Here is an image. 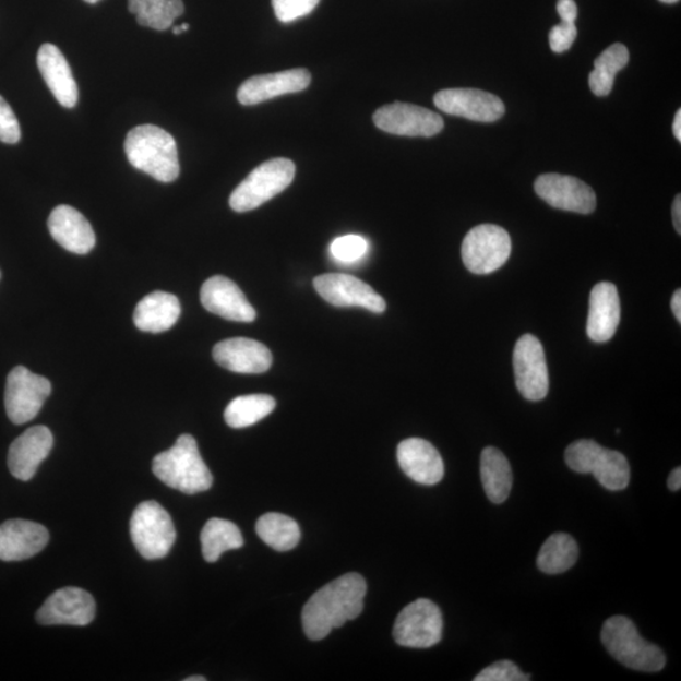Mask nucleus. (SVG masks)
Masks as SVG:
<instances>
[{
    "instance_id": "4468645a",
    "label": "nucleus",
    "mask_w": 681,
    "mask_h": 681,
    "mask_svg": "<svg viewBox=\"0 0 681 681\" xmlns=\"http://www.w3.org/2000/svg\"><path fill=\"white\" fill-rule=\"evenodd\" d=\"M535 192L551 207L588 215L597 206L596 193L578 178L558 174H547L535 181Z\"/></svg>"
},
{
    "instance_id": "a878e982",
    "label": "nucleus",
    "mask_w": 681,
    "mask_h": 681,
    "mask_svg": "<svg viewBox=\"0 0 681 681\" xmlns=\"http://www.w3.org/2000/svg\"><path fill=\"white\" fill-rule=\"evenodd\" d=\"M181 304L178 298L167 291H153L138 303L134 311V324L136 328L151 334L172 328L180 319Z\"/></svg>"
},
{
    "instance_id": "20e7f679",
    "label": "nucleus",
    "mask_w": 681,
    "mask_h": 681,
    "mask_svg": "<svg viewBox=\"0 0 681 681\" xmlns=\"http://www.w3.org/2000/svg\"><path fill=\"white\" fill-rule=\"evenodd\" d=\"M601 638L607 652L626 668L656 672L662 670L667 662L661 648L640 636L635 623L624 616L608 619Z\"/></svg>"
},
{
    "instance_id": "bb28decb",
    "label": "nucleus",
    "mask_w": 681,
    "mask_h": 681,
    "mask_svg": "<svg viewBox=\"0 0 681 681\" xmlns=\"http://www.w3.org/2000/svg\"><path fill=\"white\" fill-rule=\"evenodd\" d=\"M481 480L486 494L493 504H502L513 489V471L505 454L494 447L481 454Z\"/></svg>"
},
{
    "instance_id": "ddd939ff",
    "label": "nucleus",
    "mask_w": 681,
    "mask_h": 681,
    "mask_svg": "<svg viewBox=\"0 0 681 681\" xmlns=\"http://www.w3.org/2000/svg\"><path fill=\"white\" fill-rule=\"evenodd\" d=\"M318 294L335 307H362L365 310L383 313L386 310L384 298L369 284L348 274H323L313 280Z\"/></svg>"
},
{
    "instance_id": "473e14b6",
    "label": "nucleus",
    "mask_w": 681,
    "mask_h": 681,
    "mask_svg": "<svg viewBox=\"0 0 681 681\" xmlns=\"http://www.w3.org/2000/svg\"><path fill=\"white\" fill-rule=\"evenodd\" d=\"M256 533L266 546L277 551H289L298 546L301 540V529L294 518L270 513L259 518Z\"/></svg>"
},
{
    "instance_id": "0eeeda50",
    "label": "nucleus",
    "mask_w": 681,
    "mask_h": 681,
    "mask_svg": "<svg viewBox=\"0 0 681 681\" xmlns=\"http://www.w3.org/2000/svg\"><path fill=\"white\" fill-rule=\"evenodd\" d=\"M131 537L143 558L156 561L168 555L177 534L167 511L156 501H144L132 515Z\"/></svg>"
},
{
    "instance_id": "1a4fd4ad",
    "label": "nucleus",
    "mask_w": 681,
    "mask_h": 681,
    "mask_svg": "<svg viewBox=\"0 0 681 681\" xmlns=\"http://www.w3.org/2000/svg\"><path fill=\"white\" fill-rule=\"evenodd\" d=\"M443 616L431 599L419 598L403 608L397 616L393 636L396 644L411 648H428L441 642Z\"/></svg>"
},
{
    "instance_id": "a19ab883",
    "label": "nucleus",
    "mask_w": 681,
    "mask_h": 681,
    "mask_svg": "<svg viewBox=\"0 0 681 681\" xmlns=\"http://www.w3.org/2000/svg\"><path fill=\"white\" fill-rule=\"evenodd\" d=\"M671 311L674 313L676 319L681 323V290L677 289L676 294L671 298Z\"/></svg>"
},
{
    "instance_id": "a18cd8bd",
    "label": "nucleus",
    "mask_w": 681,
    "mask_h": 681,
    "mask_svg": "<svg viewBox=\"0 0 681 681\" xmlns=\"http://www.w3.org/2000/svg\"><path fill=\"white\" fill-rule=\"evenodd\" d=\"M174 34H175V35H181V34H182L181 26H176V27H174Z\"/></svg>"
},
{
    "instance_id": "393cba45",
    "label": "nucleus",
    "mask_w": 681,
    "mask_h": 681,
    "mask_svg": "<svg viewBox=\"0 0 681 681\" xmlns=\"http://www.w3.org/2000/svg\"><path fill=\"white\" fill-rule=\"evenodd\" d=\"M37 64L45 83L64 108H74L79 101V88L67 57L55 45L40 46Z\"/></svg>"
},
{
    "instance_id": "de8ad7c7",
    "label": "nucleus",
    "mask_w": 681,
    "mask_h": 681,
    "mask_svg": "<svg viewBox=\"0 0 681 681\" xmlns=\"http://www.w3.org/2000/svg\"><path fill=\"white\" fill-rule=\"evenodd\" d=\"M181 29H182V32L189 31L190 29L189 24L188 23L181 24Z\"/></svg>"
},
{
    "instance_id": "9b49d317",
    "label": "nucleus",
    "mask_w": 681,
    "mask_h": 681,
    "mask_svg": "<svg viewBox=\"0 0 681 681\" xmlns=\"http://www.w3.org/2000/svg\"><path fill=\"white\" fill-rule=\"evenodd\" d=\"M514 374L518 392L530 402L545 399L549 375L545 347L533 335L518 338L514 348Z\"/></svg>"
},
{
    "instance_id": "09e8293b",
    "label": "nucleus",
    "mask_w": 681,
    "mask_h": 681,
    "mask_svg": "<svg viewBox=\"0 0 681 681\" xmlns=\"http://www.w3.org/2000/svg\"><path fill=\"white\" fill-rule=\"evenodd\" d=\"M84 2L88 4H96L97 2H100V0H84Z\"/></svg>"
},
{
    "instance_id": "72a5a7b5",
    "label": "nucleus",
    "mask_w": 681,
    "mask_h": 681,
    "mask_svg": "<svg viewBox=\"0 0 681 681\" xmlns=\"http://www.w3.org/2000/svg\"><path fill=\"white\" fill-rule=\"evenodd\" d=\"M369 242L360 235H345L332 242L330 251L335 261L345 264L359 262L368 253Z\"/></svg>"
},
{
    "instance_id": "5701e85b",
    "label": "nucleus",
    "mask_w": 681,
    "mask_h": 681,
    "mask_svg": "<svg viewBox=\"0 0 681 681\" xmlns=\"http://www.w3.org/2000/svg\"><path fill=\"white\" fill-rule=\"evenodd\" d=\"M621 304L618 288L610 282L596 284L590 291L587 335L594 343L610 340L618 331Z\"/></svg>"
},
{
    "instance_id": "f3484780",
    "label": "nucleus",
    "mask_w": 681,
    "mask_h": 681,
    "mask_svg": "<svg viewBox=\"0 0 681 681\" xmlns=\"http://www.w3.org/2000/svg\"><path fill=\"white\" fill-rule=\"evenodd\" d=\"M201 303L208 312L227 321L253 322L256 319V311L242 290L223 275H216L204 283L201 288Z\"/></svg>"
},
{
    "instance_id": "2f4dec72",
    "label": "nucleus",
    "mask_w": 681,
    "mask_h": 681,
    "mask_svg": "<svg viewBox=\"0 0 681 681\" xmlns=\"http://www.w3.org/2000/svg\"><path fill=\"white\" fill-rule=\"evenodd\" d=\"M630 55L626 46L614 44L599 55L595 61V70L590 72L588 83L592 93L596 96L610 95L614 84V76L626 68Z\"/></svg>"
},
{
    "instance_id": "cd10ccee",
    "label": "nucleus",
    "mask_w": 681,
    "mask_h": 681,
    "mask_svg": "<svg viewBox=\"0 0 681 681\" xmlns=\"http://www.w3.org/2000/svg\"><path fill=\"white\" fill-rule=\"evenodd\" d=\"M202 554L208 563H215L225 551L240 549L244 539L237 525L224 518H211L201 531Z\"/></svg>"
},
{
    "instance_id": "f704fd0d",
    "label": "nucleus",
    "mask_w": 681,
    "mask_h": 681,
    "mask_svg": "<svg viewBox=\"0 0 681 681\" xmlns=\"http://www.w3.org/2000/svg\"><path fill=\"white\" fill-rule=\"evenodd\" d=\"M320 2L321 0H272L275 17L283 23L306 17Z\"/></svg>"
},
{
    "instance_id": "37998d69",
    "label": "nucleus",
    "mask_w": 681,
    "mask_h": 681,
    "mask_svg": "<svg viewBox=\"0 0 681 681\" xmlns=\"http://www.w3.org/2000/svg\"><path fill=\"white\" fill-rule=\"evenodd\" d=\"M672 132H674V135L678 142H681V110L680 109L676 113L674 124H672Z\"/></svg>"
},
{
    "instance_id": "f03ea898",
    "label": "nucleus",
    "mask_w": 681,
    "mask_h": 681,
    "mask_svg": "<svg viewBox=\"0 0 681 681\" xmlns=\"http://www.w3.org/2000/svg\"><path fill=\"white\" fill-rule=\"evenodd\" d=\"M126 154L135 169L159 182L169 183L180 176V160L175 138L157 126L135 127L128 133Z\"/></svg>"
},
{
    "instance_id": "423d86ee",
    "label": "nucleus",
    "mask_w": 681,
    "mask_h": 681,
    "mask_svg": "<svg viewBox=\"0 0 681 681\" xmlns=\"http://www.w3.org/2000/svg\"><path fill=\"white\" fill-rule=\"evenodd\" d=\"M296 165L287 158H274L258 166L231 193L229 204L237 213H248L289 188Z\"/></svg>"
},
{
    "instance_id": "c03bdc74",
    "label": "nucleus",
    "mask_w": 681,
    "mask_h": 681,
    "mask_svg": "<svg viewBox=\"0 0 681 681\" xmlns=\"http://www.w3.org/2000/svg\"><path fill=\"white\" fill-rule=\"evenodd\" d=\"M207 679L204 677H190L188 679H184V681H206Z\"/></svg>"
},
{
    "instance_id": "ea45409f",
    "label": "nucleus",
    "mask_w": 681,
    "mask_h": 681,
    "mask_svg": "<svg viewBox=\"0 0 681 681\" xmlns=\"http://www.w3.org/2000/svg\"><path fill=\"white\" fill-rule=\"evenodd\" d=\"M672 223H674V227L677 232L681 234V198L680 194L674 200V204H672Z\"/></svg>"
},
{
    "instance_id": "58836bf2",
    "label": "nucleus",
    "mask_w": 681,
    "mask_h": 681,
    "mask_svg": "<svg viewBox=\"0 0 681 681\" xmlns=\"http://www.w3.org/2000/svg\"><path fill=\"white\" fill-rule=\"evenodd\" d=\"M557 11L564 22L575 23L577 21L578 8L574 0H558Z\"/></svg>"
},
{
    "instance_id": "49530a36",
    "label": "nucleus",
    "mask_w": 681,
    "mask_h": 681,
    "mask_svg": "<svg viewBox=\"0 0 681 681\" xmlns=\"http://www.w3.org/2000/svg\"><path fill=\"white\" fill-rule=\"evenodd\" d=\"M660 2L667 3V4H674V3L679 2V0H660Z\"/></svg>"
},
{
    "instance_id": "7c9ffc66",
    "label": "nucleus",
    "mask_w": 681,
    "mask_h": 681,
    "mask_svg": "<svg viewBox=\"0 0 681 681\" xmlns=\"http://www.w3.org/2000/svg\"><path fill=\"white\" fill-rule=\"evenodd\" d=\"M275 399L266 394H250L235 397L225 409L227 426L240 429L254 426L275 409Z\"/></svg>"
},
{
    "instance_id": "aec40b11",
    "label": "nucleus",
    "mask_w": 681,
    "mask_h": 681,
    "mask_svg": "<svg viewBox=\"0 0 681 681\" xmlns=\"http://www.w3.org/2000/svg\"><path fill=\"white\" fill-rule=\"evenodd\" d=\"M53 447V435L45 426L27 429L15 440L8 453V467L21 481H29Z\"/></svg>"
},
{
    "instance_id": "c85d7f7f",
    "label": "nucleus",
    "mask_w": 681,
    "mask_h": 681,
    "mask_svg": "<svg viewBox=\"0 0 681 681\" xmlns=\"http://www.w3.org/2000/svg\"><path fill=\"white\" fill-rule=\"evenodd\" d=\"M129 12L143 27L166 31L184 12L182 0H128Z\"/></svg>"
},
{
    "instance_id": "b1692460",
    "label": "nucleus",
    "mask_w": 681,
    "mask_h": 681,
    "mask_svg": "<svg viewBox=\"0 0 681 681\" xmlns=\"http://www.w3.org/2000/svg\"><path fill=\"white\" fill-rule=\"evenodd\" d=\"M48 230L57 244L70 253L85 255L95 247L93 226L74 207L57 206L48 218Z\"/></svg>"
},
{
    "instance_id": "6e6552de",
    "label": "nucleus",
    "mask_w": 681,
    "mask_h": 681,
    "mask_svg": "<svg viewBox=\"0 0 681 681\" xmlns=\"http://www.w3.org/2000/svg\"><path fill=\"white\" fill-rule=\"evenodd\" d=\"M511 248L513 244L505 229L491 224L478 225L462 242V261L474 274H491L506 264Z\"/></svg>"
},
{
    "instance_id": "4c0bfd02",
    "label": "nucleus",
    "mask_w": 681,
    "mask_h": 681,
    "mask_svg": "<svg viewBox=\"0 0 681 681\" xmlns=\"http://www.w3.org/2000/svg\"><path fill=\"white\" fill-rule=\"evenodd\" d=\"M577 35L578 31L575 27V23L562 21L550 31L549 44L551 50L555 53H563L570 50Z\"/></svg>"
},
{
    "instance_id": "412c9836",
    "label": "nucleus",
    "mask_w": 681,
    "mask_h": 681,
    "mask_svg": "<svg viewBox=\"0 0 681 681\" xmlns=\"http://www.w3.org/2000/svg\"><path fill=\"white\" fill-rule=\"evenodd\" d=\"M396 457L403 473L413 481L426 486L442 481L443 459L432 443L421 438H409L397 445Z\"/></svg>"
},
{
    "instance_id": "c756f323",
    "label": "nucleus",
    "mask_w": 681,
    "mask_h": 681,
    "mask_svg": "<svg viewBox=\"0 0 681 681\" xmlns=\"http://www.w3.org/2000/svg\"><path fill=\"white\" fill-rule=\"evenodd\" d=\"M580 554L577 542L570 534L557 533L550 535L542 545L537 564L542 573L561 574L571 570L577 562Z\"/></svg>"
},
{
    "instance_id": "f8f14e48",
    "label": "nucleus",
    "mask_w": 681,
    "mask_h": 681,
    "mask_svg": "<svg viewBox=\"0 0 681 681\" xmlns=\"http://www.w3.org/2000/svg\"><path fill=\"white\" fill-rule=\"evenodd\" d=\"M372 120L380 131L403 136H434L444 128L440 113L407 103L385 105Z\"/></svg>"
},
{
    "instance_id": "7ed1b4c3",
    "label": "nucleus",
    "mask_w": 681,
    "mask_h": 681,
    "mask_svg": "<svg viewBox=\"0 0 681 681\" xmlns=\"http://www.w3.org/2000/svg\"><path fill=\"white\" fill-rule=\"evenodd\" d=\"M152 469L154 476L168 488L188 494L205 492L214 482L213 475L201 457L198 442L190 434H182L172 449L157 454Z\"/></svg>"
},
{
    "instance_id": "6ab92c4d",
    "label": "nucleus",
    "mask_w": 681,
    "mask_h": 681,
    "mask_svg": "<svg viewBox=\"0 0 681 681\" xmlns=\"http://www.w3.org/2000/svg\"><path fill=\"white\" fill-rule=\"evenodd\" d=\"M213 356L220 367L238 374H263L273 363L270 348L242 337L222 340L214 347Z\"/></svg>"
},
{
    "instance_id": "39448f33",
    "label": "nucleus",
    "mask_w": 681,
    "mask_h": 681,
    "mask_svg": "<svg viewBox=\"0 0 681 681\" xmlns=\"http://www.w3.org/2000/svg\"><path fill=\"white\" fill-rule=\"evenodd\" d=\"M564 457L566 465L574 473L594 475L607 490L621 491L629 486V462L618 451L604 449L592 440H581L566 449Z\"/></svg>"
},
{
    "instance_id": "dca6fc26",
    "label": "nucleus",
    "mask_w": 681,
    "mask_h": 681,
    "mask_svg": "<svg viewBox=\"0 0 681 681\" xmlns=\"http://www.w3.org/2000/svg\"><path fill=\"white\" fill-rule=\"evenodd\" d=\"M94 598L85 589L67 587L56 590L37 612V621L46 626L70 624L86 626L95 619Z\"/></svg>"
},
{
    "instance_id": "f257e3e1",
    "label": "nucleus",
    "mask_w": 681,
    "mask_h": 681,
    "mask_svg": "<svg viewBox=\"0 0 681 681\" xmlns=\"http://www.w3.org/2000/svg\"><path fill=\"white\" fill-rule=\"evenodd\" d=\"M367 590L362 575L347 573L315 592L302 612L307 637L319 642L328 636L332 630L359 618Z\"/></svg>"
},
{
    "instance_id": "2eb2a0df",
    "label": "nucleus",
    "mask_w": 681,
    "mask_h": 681,
    "mask_svg": "<svg viewBox=\"0 0 681 681\" xmlns=\"http://www.w3.org/2000/svg\"><path fill=\"white\" fill-rule=\"evenodd\" d=\"M434 105L450 116L482 123H492L505 113V105L497 95L476 88H447L435 94Z\"/></svg>"
},
{
    "instance_id": "c9c22d12",
    "label": "nucleus",
    "mask_w": 681,
    "mask_h": 681,
    "mask_svg": "<svg viewBox=\"0 0 681 681\" xmlns=\"http://www.w3.org/2000/svg\"><path fill=\"white\" fill-rule=\"evenodd\" d=\"M530 676H525L513 661L502 660L483 669L475 681H528Z\"/></svg>"
},
{
    "instance_id": "a211bd4d",
    "label": "nucleus",
    "mask_w": 681,
    "mask_h": 681,
    "mask_svg": "<svg viewBox=\"0 0 681 681\" xmlns=\"http://www.w3.org/2000/svg\"><path fill=\"white\" fill-rule=\"evenodd\" d=\"M311 72L306 69H294L275 74L250 77L239 87L238 100L246 107L262 104L274 97L301 93L310 86Z\"/></svg>"
},
{
    "instance_id": "9d476101",
    "label": "nucleus",
    "mask_w": 681,
    "mask_h": 681,
    "mask_svg": "<svg viewBox=\"0 0 681 681\" xmlns=\"http://www.w3.org/2000/svg\"><path fill=\"white\" fill-rule=\"evenodd\" d=\"M52 386L44 377L34 374L24 367L14 368L7 378L4 404L8 418L14 425L28 423L35 419Z\"/></svg>"
},
{
    "instance_id": "79ce46f5",
    "label": "nucleus",
    "mask_w": 681,
    "mask_h": 681,
    "mask_svg": "<svg viewBox=\"0 0 681 681\" xmlns=\"http://www.w3.org/2000/svg\"><path fill=\"white\" fill-rule=\"evenodd\" d=\"M668 486L671 491H679L681 489V468L678 467L671 473L668 480Z\"/></svg>"
},
{
    "instance_id": "4be33fe9",
    "label": "nucleus",
    "mask_w": 681,
    "mask_h": 681,
    "mask_svg": "<svg viewBox=\"0 0 681 681\" xmlns=\"http://www.w3.org/2000/svg\"><path fill=\"white\" fill-rule=\"evenodd\" d=\"M50 539L44 525L10 521L0 525V561L20 562L43 551Z\"/></svg>"
},
{
    "instance_id": "e433bc0d",
    "label": "nucleus",
    "mask_w": 681,
    "mask_h": 681,
    "mask_svg": "<svg viewBox=\"0 0 681 681\" xmlns=\"http://www.w3.org/2000/svg\"><path fill=\"white\" fill-rule=\"evenodd\" d=\"M21 140V127L17 117L2 96H0V142L15 144Z\"/></svg>"
}]
</instances>
